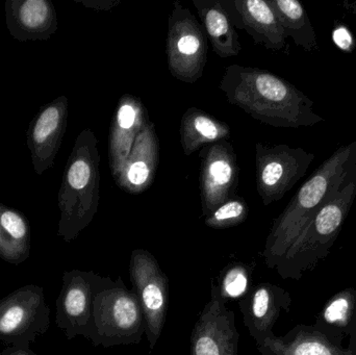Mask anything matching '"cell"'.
<instances>
[{"label": "cell", "mask_w": 356, "mask_h": 355, "mask_svg": "<svg viewBox=\"0 0 356 355\" xmlns=\"http://www.w3.org/2000/svg\"><path fill=\"white\" fill-rule=\"evenodd\" d=\"M356 198V168L344 185L334 194L314 215L305 231L277 268L282 276H293L295 264L305 254L332 243L342 229L343 223Z\"/></svg>", "instance_id": "cell-9"}, {"label": "cell", "mask_w": 356, "mask_h": 355, "mask_svg": "<svg viewBox=\"0 0 356 355\" xmlns=\"http://www.w3.org/2000/svg\"><path fill=\"white\" fill-rule=\"evenodd\" d=\"M0 355H37L31 347H16V346H8L6 349L0 352Z\"/></svg>", "instance_id": "cell-29"}, {"label": "cell", "mask_w": 356, "mask_h": 355, "mask_svg": "<svg viewBox=\"0 0 356 355\" xmlns=\"http://www.w3.org/2000/svg\"><path fill=\"white\" fill-rule=\"evenodd\" d=\"M145 333V320L139 298L127 289L120 276L113 281L100 276L93 300L89 341L94 347L139 344Z\"/></svg>", "instance_id": "cell-4"}, {"label": "cell", "mask_w": 356, "mask_h": 355, "mask_svg": "<svg viewBox=\"0 0 356 355\" xmlns=\"http://www.w3.org/2000/svg\"><path fill=\"white\" fill-rule=\"evenodd\" d=\"M222 3L234 27L245 29L255 44L272 51H284L288 48V38L268 0H232Z\"/></svg>", "instance_id": "cell-14"}, {"label": "cell", "mask_w": 356, "mask_h": 355, "mask_svg": "<svg viewBox=\"0 0 356 355\" xmlns=\"http://www.w3.org/2000/svg\"><path fill=\"white\" fill-rule=\"evenodd\" d=\"M253 272L252 265L234 263L222 271L219 285L215 286L218 295L227 302L230 299H242L250 290V279Z\"/></svg>", "instance_id": "cell-24"}, {"label": "cell", "mask_w": 356, "mask_h": 355, "mask_svg": "<svg viewBox=\"0 0 356 355\" xmlns=\"http://www.w3.org/2000/svg\"><path fill=\"white\" fill-rule=\"evenodd\" d=\"M76 2L95 10H110L120 4V0H76Z\"/></svg>", "instance_id": "cell-28"}, {"label": "cell", "mask_w": 356, "mask_h": 355, "mask_svg": "<svg viewBox=\"0 0 356 355\" xmlns=\"http://www.w3.org/2000/svg\"><path fill=\"white\" fill-rule=\"evenodd\" d=\"M100 154L92 129L79 133L63 173L58 193L60 218L58 236L65 242L76 239L89 226L99 206Z\"/></svg>", "instance_id": "cell-3"}, {"label": "cell", "mask_w": 356, "mask_h": 355, "mask_svg": "<svg viewBox=\"0 0 356 355\" xmlns=\"http://www.w3.org/2000/svg\"><path fill=\"white\" fill-rule=\"evenodd\" d=\"M69 100L60 96L38 110L26 129V145L35 174L52 168L68 123Z\"/></svg>", "instance_id": "cell-13"}, {"label": "cell", "mask_w": 356, "mask_h": 355, "mask_svg": "<svg viewBox=\"0 0 356 355\" xmlns=\"http://www.w3.org/2000/svg\"><path fill=\"white\" fill-rule=\"evenodd\" d=\"M286 298V294L280 288L270 283H259L251 288L240 300L243 323L257 347L263 345L268 339L275 338L272 329L280 316V310L288 304Z\"/></svg>", "instance_id": "cell-18"}, {"label": "cell", "mask_w": 356, "mask_h": 355, "mask_svg": "<svg viewBox=\"0 0 356 355\" xmlns=\"http://www.w3.org/2000/svg\"><path fill=\"white\" fill-rule=\"evenodd\" d=\"M129 276L133 291L139 298L143 311L145 335L152 350L160 340L166 323L170 300L169 279L156 256L142 248L131 252Z\"/></svg>", "instance_id": "cell-8"}, {"label": "cell", "mask_w": 356, "mask_h": 355, "mask_svg": "<svg viewBox=\"0 0 356 355\" xmlns=\"http://www.w3.org/2000/svg\"><path fill=\"white\" fill-rule=\"evenodd\" d=\"M50 327V308L43 288L26 285L0 300V342L29 347Z\"/></svg>", "instance_id": "cell-7"}, {"label": "cell", "mask_w": 356, "mask_h": 355, "mask_svg": "<svg viewBox=\"0 0 356 355\" xmlns=\"http://www.w3.org/2000/svg\"><path fill=\"white\" fill-rule=\"evenodd\" d=\"M148 121V110L142 100L131 94H123L117 104L108 135V164L113 179L120 172Z\"/></svg>", "instance_id": "cell-16"}, {"label": "cell", "mask_w": 356, "mask_h": 355, "mask_svg": "<svg viewBox=\"0 0 356 355\" xmlns=\"http://www.w3.org/2000/svg\"><path fill=\"white\" fill-rule=\"evenodd\" d=\"M315 154L286 144H255L257 190L264 206L280 201L305 176Z\"/></svg>", "instance_id": "cell-6"}, {"label": "cell", "mask_w": 356, "mask_h": 355, "mask_svg": "<svg viewBox=\"0 0 356 355\" xmlns=\"http://www.w3.org/2000/svg\"><path fill=\"white\" fill-rule=\"evenodd\" d=\"M211 300L201 311L190 341V355H241L236 315L211 285Z\"/></svg>", "instance_id": "cell-12"}, {"label": "cell", "mask_w": 356, "mask_h": 355, "mask_svg": "<svg viewBox=\"0 0 356 355\" xmlns=\"http://www.w3.org/2000/svg\"><path fill=\"white\" fill-rule=\"evenodd\" d=\"M284 28L286 38H291L305 51L319 50L317 35L309 14L298 0H268Z\"/></svg>", "instance_id": "cell-22"}, {"label": "cell", "mask_w": 356, "mask_h": 355, "mask_svg": "<svg viewBox=\"0 0 356 355\" xmlns=\"http://www.w3.org/2000/svg\"><path fill=\"white\" fill-rule=\"evenodd\" d=\"M353 308V298L348 293L340 294L324 310V319L330 324L345 325Z\"/></svg>", "instance_id": "cell-26"}, {"label": "cell", "mask_w": 356, "mask_h": 355, "mask_svg": "<svg viewBox=\"0 0 356 355\" xmlns=\"http://www.w3.org/2000/svg\"><path fill=\"white\" fill-rule=\"evenodd\" d=\"M209 40L190 8L175 1L168 18L166 53L171 75L184 83L202 77L207 62Z\"/></svg>", "instance_id": "cell-5"}, {"label": "cell", "mask_w": 356, "mask_h": 355, "mask_svg": "<svg viewBox=\"0 0 356 355\" xmlns=\"http://www.w3.org/2000/svg\"><path fill=\"white\" fill-rule=\"evenodd\" d=\"M100 275L94 271H65L62 289L56 299V322L67 339L81 336L89 340L93 300Z\"/></svg>", "instance_id": "cell-11"}, {"label": "cell", "mask_w": 356, "mask_h": 355, "mask_svg": "<svg viewBox=\"0 0 356 355\" xmlns=\"http://www.w3.org/2000/svg\"><path fill=\"white\" fill-rule=\"evenodd\" d=\"M230 135L227 123L195 106L188 108L180 120V144L186 156L211 144L228 141Z\"/></svg>", "instance_id": "cell-20"}, {"label": "cell", "mask_w": 356, "mask_h": 355, "mask_svg": "<svg viewBox=\"0 0 356 355\" xmlns=\"http://www.w3.org/2000/svg\"><path fill=\"white\" fill-rule=\"evenodd\" d=\"M31 249L29 219L20 210L0 202V258L18 266L29 258Z\"/></svg>", "instance_id": "cell-21"}, {"label": "cell", "mask_w": 356, "mask_h": 355, "mask_svg": "<svg viewBox=\"0 0 356 355\" xmlns=\"http://www.w3.org/2000/svg\"><path fill=\"white\" fill-rule=\"evenodd\" d=\"M8 33L19 42L48 41L58 31V15L50 0H6Z\"/></svg>", "instance_id": "cell-17"}, {"label": "cell", "mask_w": 356, "mask_h": 355, "mask_svg": "<svg viewBox=\"0 0 356 355\" xmlns=\"http://www.w3.org/2000/svg\"><path fill=\"white\" fill-rule=\"evenodd\" d=\"M213 52L221 58H234L242 50L238 33L220 0H192Z\"/></svg>", "instance_id": "cell-19"}, {"label": "cell", "mask_w": 356, "mask_h": 355, "mask_svg": "<svg viewBox=\"0 0 356 355\" xmlns=\"http://www.w3.org/2000/svg\"><path fill=\"white\" fill-rule=\"evenodd\" d=\"M332 38H334V43L343 51L351 52L355 48V43L353 35H351L350 31L344 25L336 27L334 33H332Z\"/></svg>", "instance_id": "cell-27"}, {"label": "cell", "mask_w": 356, "mask_h": 355, "mask_svg": "<svg viewBox=\"0 0 356 355\" xmlns=\"http://www.w3.org/2000/svg\"><path fill=\"white\" fill-rule=\"evenodd\" d=\"M261 355H346L325 338L307 331H295L284 338L268 339L259 347Z\"/></svg>", "instance_id": "cell-23"}, {"label": "cell", "mask_w": 356, "mask_h": 355, "mask_svg": "<svg viewBox=\"0 0 356 355\" xmlns=\"http://www.w3.org/2000/svg\"><path fill=\"white\" fill-rule=\"evenodd\" d=\"M248 215L249 206L246 199L236 195L225 200L209 217L204 218V224L213 229H230L245 222Z\"/></svg>", "instance_id": "cell-25"}, {"label": "cell", "mask_w": 356, "mask_h": 355, "mask_svg": "<svg viewBox=\"0 0 356 355\" xmlns=\"http://www.w3.org/2000/svg\"><path fill=\"white\" fill-rule=\"evenodd\" d=\"M356 168V141L339 147L299 188L284 212L274 220L261 256L277 270L314 215L346 183Z\"/></svg>", "instance_id": "cell-2"}, {"label": "cell", "mask_w": 356, "mask_h": 355, "mask_svg": "<svg viewBox=\"0 0 356 355\" xmlns=\"http://www.w3.org/2000/svg\"><path fill=\"white\" fill-rule=\"evenodd\" d=\"M160 141L156 124L148 121L136 139L131 154L114 179L123 191L139 195L147 191L156 179L160 164Z\"/></svg>", "instance_id": "cell-15"}, {"label": "cell", "mask_w": 356, "mask_h": 355, "mask_svg": "<svg viewBox=\"0 0 356 355\" xmlns=\"http://www.w3.org/2000/svg\"><path fill=\"white\" fill-rule=\"evenodd\" d=\"M199 158L201 210L207 218L220 204L236 195L240 165L234 146L228 141L201 148Z\"/></svg>", "instance_id": "cell-10"}, {"label": "cell", "mask_w": 356, "mask_h": 355, "mask_svg": "<svg viewBox=\"0 0 356 355\" xmlns=\"http://www.w3.org/2000/svg\"><path fill=\"white\" fill-rule=\"evenodd\" d=\"M228 104L251 118L282 129L312 127L323 122L315 102L292 83L257 67L229 65L219 83Z\"/></svg>", "instance_id": "cell-1"}]
</instances>
